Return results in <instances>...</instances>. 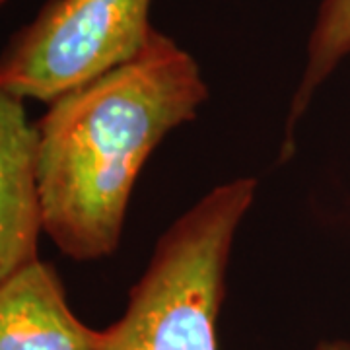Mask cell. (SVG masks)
<instances>
[{
  "instance_id": "obj_5",
  "label": "cell",
  "mask_w": 350,
  "mask_h": 350,
  "mask_svg": "<svg viewBox=\"0 0 350 350\" xmlns=\"http://www.w3.org/2000/svg\"><path fill=\"white\" fill-rule=\"evenodd\" d=\"M103 333L80 321L61 276L33 261L0 284V350H101Z\"/></svg>"
},
{
  "instance_id": "obj_3",
  "label": "cell",
  "mask_w": 350,
  "mask_h": 350,
  "mask_svg": "<svg viewBox=\"0 0 350 350\" xmlns=\"http://www.w3.org/2000/svg\"><path fill=\"white\" fill-rule=\"evenodd\" d=\"M152 0H47L0 53V88L51 103L129 63L154 36Z\"/></svg>"
},
{
  "instance_id": "obj_6",
  "label": "cell",
  "mask_w": 350,
  "mask_h": 350,
  "mask_svg": "<svg viewBox=\"0 0 350 350\" xmlns=\"http://www.w3.org/2000/svg\"><path fill=\"white\" fill-rule=\"evenodd\" d=\"M350 55V0H323L308 41V61L290 103L280 162L292 156L296 123L312 103L315 92Z\"/></svg>"
},
{
  "instance_id": "obj_7",
  "label": "cell",
  "mask_w": 350,
  "mask_h": 350,
  "mask_svg": "<svg viewBox=\"0 0 350 350\" xmlns=\"http://www.w3.org/2000/svg\"><path fill=\"white\" fill-rule=\"evenodd\" d=\"M315 350H350V342H347V340H323L317 345Z\"/></svg>"
},
{
  "instance_id": "obj_8",
  "label": "cell",
  "mask_w": 350,
  "mask_h": 350,
  "mask_svg": "<svg viewBox=\"0 0 350 350\" xmlns=\"http://www.w3.org/2000/svg\"><path fill=\"white\" fill-rule=\"evenodd\" d=\"M6 2H8V0H0V8H2V6H4Z\"/></svg>"
},
{
  "instance_id": "obj_4",
  "label": "cell",
  "mask_w": 350,
  "mask_h": 350,
  "mask_svg": "<svg viewBox=\"0 0 350 350\" xmlns=\"http://www.w3.org/2000/svg\"><path fill=\"white\" fill-rule=\"evenodd\" d=\"M24 103L0 88V284L38 261L43 232L38 131Z\"/></svg>"
},
{
  "instance_id": "obj_2",
  "label": "cell",
  "mask_w": 350,
  "mask_h": 350,
  "mask_svg": "<svg viewBox=\"0 0 350 350\" xmlns=\"http://www.w3.org/2000/svg\"><path fill=\"white\" fill-rule=\"evenodd\" d=\"M255 193V177L228 181L163 232L101 350H218L228 261Z\"/></svg>"
},
{
  "instance_id": "obj_1",
  "label": "cell",
  "mask_w": 350,
  "mask_h": 350,
  "mask_svg": "<svg viewBox=\"0 0 350 350\" xmlns=\"http://www.w3.org/2000/svg\"><path fill=\"white\" fill-rule=\"evenodd\" d=\"M208 100L199 63L154 31L129 63L55 101L36 123L43 232L72 261L113 255L146 160Z\"/></svg>"
}]
</instances>
